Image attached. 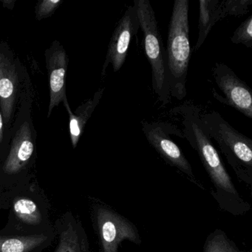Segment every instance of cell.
<instances>
[{"mask_svg":"<svg viewBox=\"0 0 252 252\" xmlns=\"http://www.w3.org/2000/svg\"><path fill=\"white\" fill-rule=\"evenodd\" d=\"M19 65L8 48H0V110L8 130L12 125L20 89Z\"/></svg>","mask_w":252,"mask_h":252,"instance_id":"9","label":"cell"},{"mask_svg":"<svg viewBox=\"0 0 252 252\" xmlns=\"http://www.w3.org/2000/svg\"><path fill=\"white\" fill-rule=\"evenodd\" d=\"M14 212L23 222L29 224H39L42 220L36 203L28 198L19 199L14 203Z\"/></svg>","mask_w":252,"mask_h":252,"instance_id":"17","label":"cell"},{"mask_svg":"<svg viewBox=\"0 0 252 252\" xmlns=\"http://www.w3.org/2000/svg\"><path fill=\"white\" fill-rule=\"evenodd\" d=\"M15 2V1H10V0H7V1H2V3H3L4 7H7V8H11L12 9L14 8V4Z\"/></svg>","mask_w":252,"mask_h":252,"instance_id":"22","label":"cell"},{"mask_svg":"<svg viewBox=\"0 0 252 252\" xmlns=\"http://www.w3.org/2000/svg\"><path fill=\"white\" fill-rule=\"evenodd\" d=\"M203 252H248L240 249L234 240L220 228L209 233L203 246Z\"/></svg>","mask_w":252,"mask_h":252,"instance_id":"15","label":"cell"},{"mask_svg":"<svg viewBox=\"0 0 252 252\" xmlns=\"http://www.w3.org/2000/svg\"><path fill=\"white\" fill-rule=\"evenodd\" d=\"M214 78L225 97L213 92L215 98L252 119V93L246 82L240 79L226 64L217 63L214 67Z\"/></svg>","mask_w":252,"mask_h":252,"instance_id":"7","label":"cell"},{"mask_svg":"<svg viewBox=\"0 0 252 252\" xmlns=\"http://www.w3.org/2000/svg\"><path fill=\"white\" fill-rule=\"evenodd\" d=\"M56 252H91L85 232L73 224L69 223L61 233Z\"/></svg>","mask_w":252,"mask_h":252,"instance_id":"14","label":"cell"},{"mask_svg":"<svg viewBox=\"0 0 252 252\" xmlns=\"http://www.w3.org/2000/svg\"><path fill=\"white\" fill-rule=\"evenodd\" d=\"M63 3L62 0H43L36 6V19L42 20L54 14L57 8Z\"/></svg>","mask_w":252,"mask_h":252,"instance_id":"20","label":"cell"},{"mask_svg":"<svg viewBox=\"0 0 252 252\" xmlns=\"http://www.w3.org/2000/svg\"><path fill=\"white\" fill-rule=\"evenodd\" d=\"M139 29L136 9L134 5H130L118 23L109 42L105 61L101 70L103 77L105 76L110 64L114 72H118L122 68L126 60L131 41L136 36Z\"/></svg>","mask_w":252,"mask_h":252,"instance_id":"8","label":"cell"},{"mask_svg":"<svg viewBox=\"0 0 252 252\" xmlns=\"http://www.w3.org/2000/svg\"><path fill=\"white\" fill-rule=\"evenodd\" d=\"M105 88H101L95 93L92 98L87 100L85 103L76 109L75 113L70 110L67 102V97L64 98L63 103L69 114V129H70V140L73 148H76L79 139L83 133L85 125L94 113V110L99 104Z\"/></svg>","mask_w":252,"mask_h":252,"instance_id":"12","label":"cell"},{"mask_svg":"<svg viewBox=\"0 0 252 252\" xmlns=\"http://www.w3.org/2000/svg\"><path fill=\"white\" fill-rule=\"evenodd\" d=\"M252 5V0H222L221 1L222 17L228 16H242L249 12Z\"/></svg>","mask_w":252,"mask_h":252,"instance_id":"18","label":"cell"},{"mask_svg":"<svg viewBox=\"0 0 252 252\" xmlns=\"http://www.w3.org/2000/svg\"><path fill=\"white\" fill-rule=\"evenodd\" d=\"M178 129L176 126L167 122H142V131L146 138L162 158L168 164L184 174L197 187L204 189L195 178L192 167L182 150L172 140L171 135L175 133Z\"/></svg>","mask_w":252,"mask_h":252,"instance_id":"6","label":"cell"},{"mask_svg":"<svg viewBox=\"0 0 252 252\" xmlns=\"http://www.w3.org/2000/svg\"><path fill=\"white\" fill-rule=\"evenodd\" d=\"M221 0H200L199 2L198 38L194 51L201 48L213 26L222 20Z\"/></svg>","mask_w":252,"mask_h":252,"instance_id":"13","label":"cell"},{"mask_svg":"<svg viewBox=\"0 0 252 252\" xmlns=\"http://www.w3.org/2000/svg\"><path fill=\"white\" fill-rule=\"evenodd\" d=\"M134 6L144 35L145 55L152 69V86L162 105L172 99L169 89L166 48L159 32L158 24L153 6L148 0H135Z\"/></svg>","mask_w":252,"mask_h":252,"instance_id":"4","label":"cell"},{"mask_svg":"<svg viewBox=\"0 0 252 252\" xmlns=\"http://www.w3.org/2000/svg\"><path fill=\"white\" fill-rule=\"evenodd\" d=\"M34 151L33 132L29 122H23L13 138L11 150L4 165V172L15 174L27 164Z\"/></svg>","mask_w":252,"mask_h":252,"instance_id":"11","label":"cell"},{"mask_svg":"<svg viewBox=\"0 0 252 252\" xmlns=\"http://www.w3.org/2000/svg\"><path fill=\"white\" fill-rule=\"evenodd\" d=\"M4 125L3 119H2V113L0 112V146L3 142Z\"/></svg>","mask_w":252,"mask_h":252,"instance_id":"21","label":"cell"},{"mask_svg":"<svg viewBox=\"0 0 252 252\" xmlns=\"http://www.w3.org/2000/svg\"><path fill=\"white\" fill-rule=\"evenodd\" d=\"M189 0H175L168 31L166 54L171 97L178 101L187 95V81L191 59Z\"/></svg>","mask_w":252,"mask_h":252,"instance_id":"2","label":"cell"},{"mask_svg":"<svg viewBox=\"0 0 252 252\" xmlns=\"http://www.w3.org/2000/svg\"><path fill=\"white\" fill-rule=\"evenodd\" d=\"M101 252H119L122 242L129 240L141 246V237L136 225L129 219L105 204H98L94 210Z\"/></svg>","mask_w":252,"mask_h":252,"instance_id":"5","label":"cell"},{"mask_svg":"<svg viewBox=\"0 0 252 252\" xmlns=\"http://www.w3.org/2000/svg\"><path fill=\"white\" fill-rule=\"evenodd\" d=\"M46 237L43 235L5 238L0 237V252H27L42 244Z\"/></svg>","mask_w":252,"mask_h":252,"instance_id":"16","label":"cell"},{"mask_svg":"<svg viewBox=\"0 0 252 252\" xmlns=\"http://www.w3.org/2000/svg\"><path fill=\"white\" fill-rule=\"evenodd\" d=\"M202 125L218 144L239 181L252 186V140L231 126L218 112L200 113Z\"/></svg>","mask_w":252,"mask_h":252,"instance_id":"3","label":"cell"},{"mask_svg":"<svg viewBox=\"0 0 252 252\" xmlns=\"http://www.w3.org/2000/svg\"><path fill=\"white\" fill-rule=\"evenodd\" d=\"M232 43L241 44L247 48H252V16L248 17L238 26L231 36Z\"/></svg>","mask_w":252,"mask_h":252,"instance_id":"19","label":"cell"},{"mask_svg":"<svg viewBox=\"0 0 252 252\" xmlns=\"http://www.w3.org/2000/svg\"><path fill=\"white\" fill-rule=\"evenodd\" d=\"M45 61L49 76V118L53 110L67 97L65 78L69 60L65 50L58 41H54L45 51Z\"/></svg>","mask_w":252,"mask_h":252,"instance_id":"10","label":"cell"},{"mask_svg":"<svg viewBox=\"0 0 252 252\" xmlns=\"http://www.w3.org/2000/svg\"><path fill=\"white\" fill-rule=\"evenodd\" d=\"M178 110L182 116L184 138L197 152L213 187L211 194L220 209L233 216L246 215L251 210V205L237 191L212 140L205 131L200 119V110L192 106H184Z\"/></svg>","mask_w":252,"mask_h":252,"instance_id":"1","label":"cell"}]
</instances>
